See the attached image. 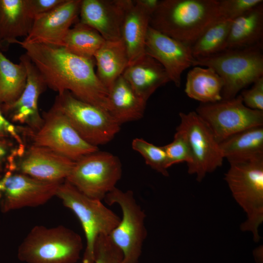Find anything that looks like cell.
I'll list each match as a JSON object with an SVG mask.
<instances>
[{
	"instance_id": "6da1fadb",
	"label": "cell",
	"mask_w": 263,
	"mask_h": 263,
	"mask_svg": "<svg viewBox=\"0 0 263 263\" xmlns=\"http://www.w3.org/2000/svg\"><path fill=\"white\" fill-rule=\"evenodd\" d=\"M43 78L47 87L61 94L71 93L86 103L108 111L109 91L94 70V59L84 58L62 47L18 40Z\"/></svg>"
},
{
	"instance_id": "7a4b0ae2",
	"label": "cell",
	"mask_w": 263,
	"mask_h": 263,
	"mask_svg": "<svg viewBox=\"0 0 263 263\" xmlns=\"http://www.w3.org/2000/svg\"><path fill=\"white\" fill-rule=\"evenodd\" d=\"M222 19L219 0H162L150 15L149 26L191 46Z\"/></svg>"
},
{
	"instance_id": "3957f363",
	"label": "cell",
	"mask_w": 263,
	"mask_h": 263,
	"mask_svg": "<svg viewBox=\"0 0 263 263\" xmlns=\"http://www.w3.org/2000/svg\"><path fill=\"white\" fill-rule=\"evenodd\" d=\"M225 180L236 202L246 214L241 229L250 232L254 241L260 237L263 222V155L229 161Z\"/></svg>"
},
{
	"instance_id": "277c9868",
	"label": "cell",
	"mask_w": 263,
	"mask_h": 263,
	"mask_svg": "<svg viewBox=\"0 0 263 263\" xmlns=\"http://www.w3.org/2000/svg\"><path fill=\"white\" fill-rule=\"evenodd\" d=\"M263 46L262 43L246 48L226 49L211 56L195 58L192 66L213 69L224 82L222 98H232L263 76Z\"/></svg>"
},
{
	"instance_id": "5b68a950",
	"label": "cell",
	"mask_w": 263,
	"mask_h": 263,
	"mask_svg": "<svg viewBox=\"0 0 263 263\" xmlns=\"http://www.w3.org/2000/svg\"><path fill=\"white\" fill-rule=\"evenodd\" d=\"M82 248L81 237L65 226L36 225L19 245L18 257L26 263H75Z\"/></svg>"
},
{
	"instance_id": "8992f818",
	"label": "cell",
	"mask_w": 263,
	"mask_h": 263,
	"mask_svg": "<svg viewBox=\"0 0 263 263\" xmlns=\"http://www.w3.org/2000/svg\"><path fill=\"white\" fill-rule=\"evenodd\" d=\"M56 196L75 213L82 225L86 239L83 263H94L96 239L101 235H110L120 218L101 200L87 196L66 180L59 184Z\"/></svg>"
},
{
	"instance_id": "52a82bcc",
	"label": "cell",
	"mask_w": 263,
	"mask_h": 263,
	"mask_svg": "<svg viewBox=\"0 0 263 263\" xmlns=\"http://www.w3.org/2000/svg\"><path fill=\"white\" fill-rule=\"evenodd\" d=\"M121 175L119 159L110 152L98 150L75 161L65 180L87 196L101 201L116 188Z\"/></svg>"
},
{
	"instance_id": "ba28073f",
	"label": "cell",
	"mask_w": 263,
	"mask_h": 263,
	"mask_svg": "<svg viewBox=\"0 0 263 263\" xmlns=\"http://www.w3.org/2000/svg\"><path fill=\"white\" fill-rule=\"evenodd\" d=\"M54 103L91 145L98 147L108 143L120 131V125L108 111L80 100L69 92L58 94Z\"/></svg>"
},
{
	"instance_id": "9c48e42d",
	"label": "cell",
	"mask_w": 263,
	"mask_h": 263,
	"mask_svg": "<svg viewBox=\"0 0 263 263\" xmlns=\"http://www.w3.org/2000/svg\"><path fill=\"white\" fill-rule=\"evenodd\" d=\"M104 199L109 205L118 204L122 210L119 223L109 235L123 253L122 263H138L147 235L144 211L132 190L123 191L115 188Z\"/></svg>"
},
{
	"instance_id": "30bf717a",
	"label": "cell",
	"mask_w": 263,
	"mask_h": 263,
	"mask_svg": "<svg viewBox=\"0 0 263 263\" xmlns=\"http://www.w3.org/2000/svg\"><path fill=\"white\" fill-rule=\"evenodd\" d=\"M43 123L38 130H29L27 139L33 144L49 148L70 159L76 161L98 148L86 142L69 120L54 103L42 114Z\"/></svg>"
},
{
	"instance_id": "8fae6325",
	"label": "cell",
	"mask_w": 263,
	"mask_h": 263,
	"mask_svg": "<svg viewBox=\"0 0 263 263\" xmlns=\"http://www.w3.org/2000/svg\"><path fill=\"white\" fill-rule=\"evenodd\" d=\"M195 112L207 124L219 143L242 131L263 126V111L245 106L240 95L214 103H201Z\"/></svg>"
},
{
	"instance_id": "7c38bea8",
	"label": "cell",
	"mask_w": 263,
	"mask_h": 263,
	"mask_svg": "<svg viewBox=\"0 0 263 263\" xmlns=\"http://www.w3.org/2000/svg\"><path fill=\"white\" fill-rule=\"evenodd\" d=\"M180 123L177 129L186 135L192 155V162L188 166L190 174H195L201 182L207 174L221 167L224 158L219 143L207 124L195 111L180 113Z\"/></svg>"
},
{
	"instance_id": "4fadbf2b",
	"label": "cell",
	"mask_w": 263,
	"mask_h": 263,
	"mask_svg": "<svg viewBox=\"0 0 263 263\" xmlns=\"http://www.w3.org/2000/svg\"><path fill=\"white\" fill-rule=\"evenodd\" d=\"M61 183L44 182L6 170L0 174V209L6 212L44 204L56 196Z\"/></svg>"
},
{
	"instance_id": "5bb4252c",
	"label": "cell",
	"mask_w": 263,
	"mask_h": 263,
	"mask_svg": "<svg viewBox=\"0 0 263 263\" xmlns=\"http://www.w3.org/2000/svg\"><path fill=\"white\" fill-rule=\"evenodd\" d=\"M27 73L26 86L20 96L14 102L0 106L4 115L17 125L24 126L35 132L42 125L43 118L38 110V101L41 94L47 87L42 75L25 54L20 56Z\"/></svg>"
},
{
	"instance_id": "9a60e30c",
	"label": "cell",
	"mask_w": 263,
	"mask_h": 263,
	"mask_svg": "<svg viewBox=\"0 0 263 263\" xmlns=\"http://www.w3.org/2000/svg\"><path fill=\"white\" fill-rule=\"evenodd\" d=\"M145 54L157 61L177 87L181 75L192 66L195 60L191 46L171 38L149 26L145 43Z\"/></svg>"
},
{
	"instance_id": "2e32d148",
	"label": "cell",
	"mask_w": 263,
	"mask_h": 263,
	"mask_svg": "<svg viewBox=\"0 0 263 263\" xmlns=\"http://www.w3.org/2000/svg\"><path fill=\"white\" fill-rule=\"evenodd\" d=\"M75 161L47 147L31 144L17 160L15 171L47 182H62Z\"/></svg>"
},
{
	"instance_id": "e0dca14e",
	"label": "cell",
	"mask_w": 263,
	"mask_h": 263,
	"mask_svg": "<svg viewBox=\"0 0 263 263\" xmlns=\"http://www.w3.org/2000/svg\"><path fill=\"white\" fill-rule=\"evenodd\" d=\"M81 0H65L53 10L35 17L23 41L61 47L71 26L79 15Z\"/></svg>"
},
{
	"instance_id": "ac0fdd59",
	"label": "cell",
	"mask_w": 263,
	"mask_h": 263,
	"mask_svg": "<svg viewBox=\"0 0 263 263\" xmlns=\"http://www.w3.org/2000/svg\"><path fill=\"white\" fill-rule=\"evenodd\" d=\"M132 0H81L80 22L98 32L105 40L121 39L125 14Z\"/></svg>"
},
{
	"instance_id": "d6986e66",
	"label": "cell",
	"mask_w": 263,
	"mask_h": 263,
	"mask_svg": "<svg viewBox=\"0 0 263 263\" xmlns=\"http://www.w3.org/2000/svg\"><path fill=\"white\" fill-rule=\"evenodd\" d=\"M122 75L146 103L158 88L170 81L163 67L146 54L129 64Z\"/></svg>"
},
{
	"instance_id": "ffe728a7",
	"label": "cell",
	"mask_w": 263,
	"mask_h": 263,
	"mask_svg": "<svg viewBox=\"0 0 263 263\" xmlns=\"http://www.w3.org/2000/svg\"><path fill=\"white\" fill-rule=\"evenodd\" d=\"M151 12L140 0H133L124 17L121 39L125 47L129 64L145 54V43Z\"/></svg>"
},
{
	"instance_id": "44dd1931",
	"label": "cell",
	"mask_w": 263,
	"mask_h": 263,
	"mask_svg": "<svg viewBox=\"0 0 263 263\" xmlns=\"http://www.w3.org/2000/svg\"><path fill=\"white\" fill-rule=\"evenodd\" d=\"M108 112L119 124L143 117L147 103L121 75L109 89Z\"/></svg>"
},
{
	"instance_id": "7402d4cb",
	"label": "cell",
	"mask_w": 263,
	"mask_h": 263,
	"mask_svg": "<svg viewBox=\"0 0 263 263\" xmlns=\"http://www.w3.org/2000/svg\"><path fill=\"white\" fill-rule=\"evenodd\" d=\"M27 0H0V46L16 43L18 38H26L33 21Z\"/></svg>"
},
{
	"instance_id": "603a6c76",
	"label": "cell",
	"mask_w": 263,
	"mask_h": 263,
	"mask_svg": "<svg viewBox=\"0 0 263 263\" xmlns=\"http://www.w3.org/2000/svg\"><path fill=\"white\" fill-rule=\"evenodd\" d=\"M263 2L232 20L226 49L254 46L263 43Z\"/></svg>"
},
{
	"instance_id": "cb8c5ba5",
	"label": "cell",
	"mask_w": 263,
	"mask_h": 263,
	"mask_svg": "<svg viewBox=\"0 0 263 263\" xmlns=\"http://www.w3.org/2000/svg\"><path fill=\"white\" fill-rule=\"evenodd\" d=\"M94 60L97 77L109 91L129 65V58L121 39L105 40L95 53Z\"/></svg>"
},
{
	"instance_id": "d4e9b609",
	"label": "cell",
	"mask_w": 263,
	"mask_h": 263,
	"mask_svg": "<svg viewBox=\"0 0 263 263\" xmlns=\"http://www.w3.org/2000/svg\"><path fill=\"white\" fill-rule=\"evenodd\" d=\"M224 82L212 68L194 66L188 73L185 92L187 95L201 103L221 100Z\"/></svg>"
},
{
	"instance_id": "484cf974",
	"label": "cell",
	"mask_w": 263,
	"mask_h": 263,
	"mask_svg": "<svg viewBox=\"0 0 263 263\" xmlns=\"http://www.w3.org/2000/svg\"><path fill=\"white\" fill-rule=\"evenodd\" d=\"M219 145L224 159L228 162L263 155V126L238 132Z\"/></svg>"
},
{
	"instance_id": "4316f807",
	"label": "cell",
	"mask_w": 263,
	"mask_h": 263,
	"mask_svg": "<svg viewBox=\"0 0 263 263\" xmlns=\"http://www.w3.org/2000/svg\"><path fill=\"white\" fill-rule=\"evenodd\" d=\"M27 73L23 63L12 62L0 48V106L14 102L20 96L26 84Z\"/></svg>"
},
{
	"instance_id": "83f0119b",
	"label": "cell",
	"mask_w": 263,
	"mask_h": 263,
	"mask_svg": "<svg viewBox=\"0 0 263 263\" xmlns=\"http://www.w3.org/2000/svg\"><path fill=\"white\" fill-rule=\"evenodd\" d=\"M105 40L93 28L79 22L70 28L61 47L78 56L94 59V56Z\"/></svg>"
},
{
	"instance_id": "f1b7e54d",
	"label": "cell",
	"mask_w": 263,
	"mask_h": 263,
	"mask_svg": "<svg viewBox=\"0 0 263 263\" xmlns=\"http://www.w3.org/2000/svg\"><path fill=\"white\" fill-rule=\"evenodd\" d=\"M232 21L222 19L208 28L191 45L194 57H206L225 50Z\"/></svg>"
},
{
	"instance_id": "f546056e",
	"label": "cell",
	"mask_w": 263,
	"mask_h": 263,
	"mask_svg": "<svg viewBox=\"0 0 263 263\" xmlns=\"http://www.w3.org/2000/svg\"><path fill=\"white\" fill-rule=\"evenodd\" d=\"M132 147L142 155L147 165L164 176L169 175L163 146H157L142 138H136L132 141Z\"/></svg>"
},
{
	"instance_id": "4dcf8cb0",
	"label": "cell",
	"mask_w": 263,
	"mask_h": 263,
	"mask_svg": "<svg viewBox=\"0 0 263 263\" xmlns=\"http://www.w3.org/2000/svg\"><path fill=\"white\" fill-rule=\"evenodd\" d=\"M176 131L172 141L163 146L167 169L183 162H186L188 166L192 162V155L186 134L178 129L176 128Z\"/></svg>"
},
{
	"instance_id": "1f68e13d",
	"label": "cell",
	"mask_w": 263,
	"mask_h": 263,
	"mask_svg": "<svg viewBox=\"0 0 263 263\" xmlns=\"http://www.w3.org/2000/svg\"><path fill=\"white\" fill-rule=\"evenodd\" d=\"M123 255L109 235H101L94 247V263H122Z\"/></svg>"
},
{
	"instance_id": "d6a6232c",
	"label": "cell",
	"mask_w": 263,
	"mask_h": 263,
	"mask_svg": "<svg viewBox=\"0 0 263 263\" xmlns=\"http://www.w3.org/2000/svg\"><path fill=\"white\" fill-rule=\"evenodd\" d=\"M26 148L25 144H19L11 139L0 138V174L15 166Z\"/></svg>"
},
{
	"instance_id": "836d02e7",
	"label": "cell",
	"mask_w": 263,
	"mask_h": 263,
	"mask_svg": "<svg viewBox=\"0 0 263 263\" xmlns=\"http://www.w3.org/2000/svg\"><path fill=\"white\" fill-rule=\"evenodd\" d=\"M223 18L233 20L263 2L262 0H219Z\"/></svg>"
},
{
	"instance_id": "e575fe53",
	"label": "cell",
	"mask_w": 263,
	"mask_h": 263,
	"mask_svg": "<svg viewBox=\"0 0 263 263\" xmlns=\"http://www.w3.org/2000/svg\"><path fill=\"white\" fill-rule=\"evenodd\" d=\"M240 95L245 106L263 111V76L254 82L251 88L244 90Z\"/></svg>"
},
{
	"instance_id": "d590c367",
	"label": "cell",
	"mask_w": 263,
	"mask_h": 263,
	"mask_svg": "<svg viewBox=\"0 0 263 263\" xmlns=\"http://www.w3.org/2000/svg\"><path fill=\"white\" fill-rule=\"evenodd\" d=\"M26 128L15 125L7 119L0 108V138L11 139L20 144H25Z\"/></svg>"
},
{
	"instance_id": "8d00e7d4",
	"label": "cell",
	"mask_w": 263,
	"mask_h": 263,
	"mask_svg": "<svg viewBox=\"0 0 263 263\" xmlns=\"http://www.w3.org/2000/svg\"><path fill=\"white\" fill-rule=\"evenodd\" d=\"M65 0H27L29 12L32 17L47 13L57 7Z\"/></svg>"
},
{
	"instance_id": "74e56055",
	"label": "cell",
	"mask_w": 263,
	"mask_h": 263,
	"mask_svg": "<svg viewBox=\"0 0 263 263\" xmlns=\"http://www.w3.org/2000/svg\"><path fill=\"white\" fill-rule=\"evenodd\" d=\"M140 0L144 6L151 12V13L156 9L160 2V0Z\"/></svg>"
}]
</instances>
